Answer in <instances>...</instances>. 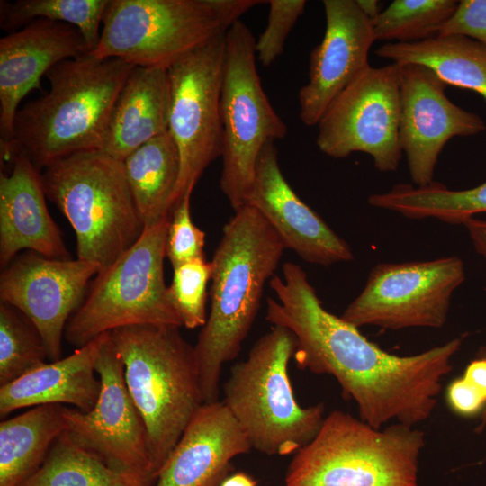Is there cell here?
I'll return each instance as SVG.
<instances>
[{
  "label": "cell",
  "mask_w": 486,
  "mask_h": 486,
  "mask_svg": "<svg viewBox=\"0 0 486 486\" xmlns=\"http://www.w3.org/2000/svg\"><path fill=\"white\" fill-rule=\"evenodd\" d=\"M282 271L269 282L277 299L267 298L266 320L293 334L298 365L332 375L374 428L392 419L411 427L427 419L463 338L414 356L390 354L328 311L302 266L285 262Z\"/></svg>",
  "instance_id": "1"
},
{
  "label": "cell",
  "mask_w": 486,
  "mask_h": 486,
  "mask_svg": "<svg viewBox=\"0 0 486 486\" xmlns=\"http://www.w3.org/2000/svg\"><path fill=\"white\" fill-rule=\"evenodd\" d=\"M284 249L250 204L224 225L211 261V309L194 345L204 403L218 400L223 364L238 355Z\"/></svg>",
  "instance_id": "2"
},
{
  "label": "cell",
  "mask_w": 486,
  "mask_h": 486,
  "mask_svg": "<svg viewBox=\"0 0 486 486\" xmlns=\"http://www.w3.org/2000/svg\"><path fill=\"white\" fill-rule=\"evenodd\" d=\"M135 67L91 53L45 75L50 89L18 109L8 150L22 151L38 170L69 155L100 149L117 97Z\"/></svg>",
  "instance_id": "3"
},
{
  "label": "cell",
  "mask_w": 486,
  "mask_h": 486,
  "mask_svg": "<svg viewBox=\"0 0 486 486\" xmlns=\"http://www.w3.org/2000/svg\"><path fill=\"white\" fill-rule=\"evenodd\" d=\"M128 392L146 428L156 476L204 404L194 346L179 327L139 325L109 332Z\"/></svg>",
  "instance_id": "4"
},
{
  "label": "cell",
  "mask_w": 486,
  "mask_h": 486,
  "mask_svg": "<svg viewBox=\"0 0 486 486\" xmlns=\"http://www.w3.org/2000/svg\"><path fill=\"white\" fill-rule=\"evenodd\" d=\"M424 444L423 432L411 426L380 430L333 410L294 454L284 486H418Z\"/></svg>",
  "instance_id": "5"
},
{
  "label": "cell",
  "mask_w": 486,
  "mask_h": 486,
  "mask_svg": "<svg viewBox=\"0 0 486 486\" xmlns=\"http://www.w3.org/2000/svg\"><path fill=\"white\" fill-rule=\"evenodd\" d=\"M296 339L274 326L235 364L223 385V402L252 448L267 455L295 454L318 433L324 405L301 406L289 378Z\"/></svg>",
  "instance_id": "6"
},
{
  "label": "cell",
  "mask_w": 486,
  "mask_h": 486,
  "mask_svg": "<svg viewBox=\"0 0 486 486\" xmlns=\"http://www.w3.org/2000/svg\"><path fill=\"white\" fill-rule=\"evenodd\" d=\"M41 177L46 197L75 231L77 258L94 263L99 272L141 236L145 226L122 161L99 149L81 151L49 165Z\"/></svg>",
  "instance_id": "7"
},
{
  "label": "cell",
  "mask_w": 486,
  "mask_h": 486,
  "mask_svg": "<svg viewBox=\"0 0 486 486\" xmlns=\"http://www.w3.org/2000/svg\"><path fill=\"white\" fill-rule=\"evenodd\" d=\"M262 0H109L96 48L99 58L168 69L225 33Z\"/></svg>",
  "instance_id": "8"
},
{
  "label": "cell",
  "mask_w": 486,
  "mask_h": 486,
  "mask_svg": "<svg viewBox=\"0 0 486 486\" xmlns=\"http://www.w3.org/2000/svg\"><path fill=\"white\" fill-rule=\"evenodd\" d=\"M169 220L167 215L145 226L135 244L95 275L66 326L70 345L77 348L124 327L183 326L164 276Z\"/></svg>",
  "instance_id": "9"
},
{
  "label": "cell",
  "mask_w": 486,
  "mask_h": 486,
  "mask_svg": "<svg viewBox=\"0 0 486 486\" xmlns=\"http://www.w3.org/2000/svg\"><path fill=\"white\" fill-rule=\"evenodd\" d=\"M255 41L241 20L225 34L220 113L222 171L220 187L237 212L246 206L263 147L282 140L287 126L266 94L256 70Z\"/></svg>",
  "instance_id": "10"
},
{
  "label": "cell",
  "mask_w": 486,
  "mask_h": 486,
  "mask_svg": "<svg viewBox=\"0 0 486 486\" xmlns=\"http://www.w3.org/2000/svg\"><path fill=\"white\" fill-rule=\"evenodd\" d=\"M225 33L184 55L170 68L168 132L180 155L174 206L222 154L220 113ZM171 213V212H170Z\"/></svg>",
  "instance_id": "11"
},
{
  "label": "cell",
  "mask_w": 486,
  "mask_h": 486,
  "mask_svg": "<svg viewBox=\"0 0 486 486\" xmlns=\"http://www.w3.org/2000/svg\"><path fill=\"white\" fill-rule=\"evenodd\" d=\"M464 279V262L456 256L381 263L371 270L363 291L340 317L358 328H441L453 293Z\"/></svg>",
  "instance_id": "12"
},
{
  "label": "cell",
  "mask_w": 486,
  "mask_h": 486,
  "mask_svg": "<svg viewBox=\"0 0 486 486\" xmlns=\"http://www.w3.org/2000/svg\"><path fill=\"white\" fill-rule=\"evenodd\" d=\"M400 117L399 64L369 66L327 109L317 124L316 144L334 158L365 153L378 171L393 172L402 155Z\"/></svg>",
  "instance_id": "13"
},
{
  "label": "cell",
  "mask_w": 486,
  "mask_h": 486,
  "mask_svg": "<svg viewBox=\"0 0 486 486\" xmlns=\"http://www.w3.org/2000/svg\"><path fill=\"white\" fill-rule=\"evenodd\" d=\"M96 373L101 391L87 412L65 408V433L112 468L154 482L144 422L124 381V366L110 335L99 352Z\"/></svg>",
  "instance_id": "14"
},
{
  "label": "cell",
  "mask_w": 486,
  "mask_h": 486,
  "mask_svg": "<svg viewBox=\"0 0 486 486\" xmlns=\"http://www.w3.org/2000/svg\"><path fill=\"white\" fill-rule=\"evenodd\" d=\"M94 263L55 259L34 251L17 256L0 275V302L22 312L36 328L49 359L61 358L66 326L82 303Z\"/></svg>",
  "instance_id": "15"
},
{
  "label": "cell",
  "mask_w": 486,
  "mask_h": 486,
  "mask_svg": "<svg viewBox=\"0 0 486 486\" xmlns=\"http://www.w3.org/2000/svg\"><path fill=\"white\" fill-rule=\"evenodd\" d=\"M399 66L400 145L412 181L423 186L433 182L438 157L449 140L479 134L486 124L452 103L446 94L447 85L431 69L418 64Z\"/></svg>",
  "instance_id": "16"
},
{
  "label": "cell",
  "mask_w": 486,
  "mask_h": 486,
  "mask_svg": "<svg viewBox=\"0 0 486 486\" xmlns=\"http://www.w3.org/2000/svg\"><path fill=\"white\" fill-rule=\"evenodd\" d=\"M326 30L310 55L309 80L299 91V116L317 126L335 98L367 67L376 40L373 22L356 0H324Z\"/></svg>",
  "instance_id": "17"
},
{
  "label": "cell",
  "mask_w": 486,
  "mask_h": 486,
  "mask_svg": "<svg viewBox=\"0 0 486 486\" xmlns=\"http://www.w3.org/2000/svg\"><path fill=\"white\" fill-rule=\"evenodd\" d=\"M248 204L269 223L285 248L304 261L328 266L354 258L348 244L287 183L274 141H268L258 156Z\"/></svg>",
  "instance_id": "18"
},
{
  "label": "cell",
  "mask_w": 486,
  "mask_h": 486,
  "mask_svg": "<svg viewBox=\"0 0 486 486\" xmlns=\"http://www.w3.org/2000/svg\"><path fill=\"white\" fill-rule=\"evenodd\" d=\"M90 53L81 32L69 23L36 19L0 40V144L10 147L22 98L40 89V78L63 60Z\"/></svg>",
  "instance_id": "19"
},
{
  "label": "cell",
  "mask_w": 486,
  "mask_h": 486,
  "mask_svg": "<svg viewBox=\"0 0 486 486\" xmlns=\"http://www.w3.org/2000/svg\"><path fill=\"white\" fill-rule=\"evenodd\" d=\"M9 173L0 175V266L5 268L22 249L68 260L60 230L45 202L41 173L22 152L16 153Z\"/></svg>",
  "instance_id": "20"
},
{
  "label": "cell",
  "mask_w": 486,
  "mask_h": 486,
  "mask_svg": "<svg viewBox=\"0 0 486 486\" xmlns=\"http://www.w3.org/2000/svg\"><path fill=\"white\" fill-rule=\"evenodd\" d=\"M251 449L223 401L204 403L159 471L156 486H218L231 460Z\"/></svg>",
  "instance_id": "21"
},
{
  "label": "cell",
  "mask_w": 486,
  "mask_h": 486,
  "mask_svg": "<svg viewBox=\"0 0 486 486\" xmlns=\"http://www.w3.org/2000/svg\"><path fill=\"white\" fill-rule=\"evenodd\" d=\"M108 333L76 348L67 357L46 363L0 386L1 417L15 410L44 404H71L81 411H90L101 391L95 364Z\"/></svg>",
  "instance_id": "22"
},
{
  "label": "cell",
  "mask_w": 486,
  "mask_h": 486,
  "mask_svg": "<svg viewBox=\"0 0 486 486\" xmlns=\"http://www.w3.org/2000/svg\"><path fill=\"white\" fill-rule=\"evenodd\" d=\"M170 84L163 68L135 67L122 88L99 150L123 161L168 131Z\"/></svg>",
  "instance_id": "23"
},
{
  "label": "cell",
  "mask_w": 486,
  "mask_h": 486,
  "mask_svg": "<svg viewBox=\"0 0 486 486\" xmlns=\"http://www.w3.org/2000/svg\"><path fill=\"white\" fill-rule=\"evenodd\" d=\"M375 54L392 63L427 67L446 85L476 92L486 102V48L476 40L436 35L418 42H386Z\"/></svg>",
  "instance_id": "24"
},
{
  "label": "cell",
  "mask_w": 486,
  "mask_h": 486,
  "mask_svg": "<svg viewBox=\"0 0 486 486\" xmlns=\"http://www.w3.org/2000/svg\"><path fill=\"white\" fill-rule=\"evenodd\" d=\"M65 408L39 405L0 423V486H19L39 469L66 429Z\"/></svg>",
  "instance_id": "25"
},
{
  "label": "cell",
  "mask_w": 486,
  "mask_h": 486,
  "mask_svg": "<svg viewBox=\"0 0 486 486\" xmlns=\"http://www.w3.org/2000/svg\"><path fill=\"white\" fill-rule=\"evenodd\" d=\"M122 163L144 226L152 225L170 215L180 175V155L169 132L141 145Z\"/></svg>",
  "instance_id": "26"
},
{
  "label": "cell",
  "mask_w": 486,
  "mask_h": 486,
  "mask_svg": "<svg viewBox=\"0 0 486 486\" xmlns=\"http://www.w3.org/2000/svg\"><path fill=\"white\" fill-rule=\"evenodd\" d=\"M368 203L408 219L435 218L463 225L475 214L486 212V182L466 190H450L434 181L417 187L398 184L387 192L370 195Z\"/></svg>",
  "instance_id": "27"
},
{
  "label": "cell",
  "mask_w": 486,
  "mask_h": 486,
  "mask_svg": "<svg viewBox=\"0 0 486 486\" xmlns=\"http://www.w3.org/2000/svg\"><path fill=\"white\" fill-rule=\"evenodd\" d=\"M152 482L112 468L63 432L39 469L19 486H150Z\"/></svg>",
  "instance_id": "28"
},
{
  "label": "cell",
  "mask_w": 486,
  "mask_h": 486,
  "mask_svg": "<svg viewBox=\"0 0 486 486\" xmlns=\"http://www.w3.org/2000/svg\"><path fill=\"white\" fill-rule=\"evenodd\" d=\"M108 4L109 0H4L0 27L14 32L40 18L69 23L81 32L91 53L99 42Z\"/></svg>",
  "instance_id": "29"
},
{
  "label": "cell",
  "mask_w": 486,
  "mask_h": 486,
  "mask_svg": "<svg viewBox=\"0 0 486 486\" xmlns=\"http://www.w3.org/2000/svg\"><path fill=\"white\" fill-rule=\"evenodd\" d=\"M455 0H394L374 22L376 40L411 43L433 38L454 12Z\"/></svg>",
  "instance_id": "30"
},
{
  "label": "cell",
  "mask_w": 486,
  "mask_h": 486,
  "mask_svg": "<svg viewBox=\"0 0 486 486\" xmlns=\"http://www.w3.org/2000/svg\"><path fill=\"white\" fill-rule=\"evenodd\" d=\"M47 359V348L33 324L0 302V386L45 364Z\"/></svg>",
  "instance_id": "31"
},
{
  "label": "cell",
  "mask_w": 486,
  "mask_h": 486,
  "mask_svg": "<svg viewBox=\"0 0 486 486\" xmlns=\"http://www.w3.org/2000/svg\"><path fill=\"white\" fill-rule=\"evenodd\" d=\"M174 269L168 286V297L183 326L187 328L202 327L207 320V285L211 280L212 264L206 259H195Z\"/></svg>",
  "instance_id": "32"
},
{
  "label": "cell",
  "mask_w": 486,
  "mask_h": 486,
  "mask_svg": "<svg viewBox=\"0 0 486 486\" xmlns=\"http://www.w3.org/2000/svg\"><path fill=\"white\" fill-rule=\"evenodd\" d=\"M192 193L193 191L187 192L170 213L166 257L173 268L195 259L205 258V233L193 222L191 218Z\"/></svg>",
  "instance_id": "33"
},
{
  "label": "cell",
  "mask_w": 486,
  "mask_h": 486,
  "mask_svg": "<svg viewBox=\"0 0 486 486\" xmlns=\"http://www.w3.org/2000/svg\"><path fill=\"white\" fill-rule=\"evenodd\" d=\"M267 24L255 41L257 61L269 67L284 50L288 35L304 12L305 0H271Z\"/></svg>",
  "instance_id": "34"
},
{
  "label": "cell",
  "mask_w": 486,
  "mask_h": 486,
  "mask_svg": "<svg viewBox=\"0 0 486 486\" xmlns=\"http://www.w3.org/2000/svg\"><path fill=\"white\" fill-rule=\"evenodd\" d=\"M438 36L470 38L486 48V0H461L449 19L440 27Z\"/></svg>",
  "instance_id": "35"
},
{
  "label": "cell",
  "mask_w": 486,
  "mask_h": 486,
  "mask_svg": "<svg viewBox=\"0 0 486 486\" xmlns=\"http://www.w3.org/2000/svg\"><path fill=\"white\" fill-rule=\"evenodd\" d=\"M446 396L452 410L463 416L473 415L486 404V398L464 377L449 384Z\"/></svg>",
  "instance_id": "36"
},
{
  "label": "cell",
  "mask_w": 486,
  "mask_h": 486,
  "mask_svg": "<svg viewBox=\"0 0 486 486\" xmlns=\"http://www.w3.org/2000/svg\"><path fill=\"white\" fill-rule=\"evenodd\" d=\"M464 377L486 398V349L467 366Z\"/></svg>",
  "instance_id": "37"
},
{
  "label": "cell",
  "mask_w": 486,
  "mask_h": 486,
  "mask_svg": "<svg viewBox=\"0 0 486 486\" xmlns=\"http://www.w3.org/2000/svg\"><path fill=\"white\" fill-rule=\"evenodd\" d=\"M463 225L468 231L475 251L486 260V220L473 217Z\"/></svg>",
  "instance_id": "38"
},
{
  "label": "cell",
  "mask_w": 486,
  "mask_h": 486,
  "mask_svg": "<svg viewBox=\"0 0 486 486\" xmlns=\"http://www.w3.org/2000/svg\"><path fill=\"white\" fill-rule=\"evenodd\" d=\"M220 486H257V482L245 472H236L222 481Z\"/></svg>",
  "instance_id": "39"
},
{
  "label": "cell",
  "mask_w": 486,
  "mask_h": 486,
  "mask_svg": "<svg viewBox=\"0 0 486 486\" xmlns=\"http://www.w3.org/2000/svg\"><path fill=\"white\" fill-rule=\"evenodd\" d=\"M359 8L364 13V14L373 22L381 14L379 9V1L377 0H356Z\"/></svg>",
  "instance_id": "40"
},
{
  "label": "cell",
  "mask_w": 486,
  "mask_h": 486,
  "mask_svg": "<svg viewBox=\"0 0 486 486\" xmlns=\"http://www.w3.org/2000/svg\"><path fill=\"white\" fill-rule=\"evenodd\" d=\"M486 426V408L483 410L481 417V423L477 428V431H482Z\"/></svg>",
  "instance_id": "41"
}]
</instances>
